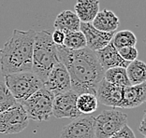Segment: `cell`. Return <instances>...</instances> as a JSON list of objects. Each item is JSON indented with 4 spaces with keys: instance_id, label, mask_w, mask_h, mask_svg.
Masks as SVG:
<instances>
[{
    "instance_id": "obj_17",
    "label": "cell",
    "mask_w": 146,
    "mask_h": 138,
    "mask_svg": "<svg viewBox=\"0 0 146 138\" xmlns=\"http://www.w3.org/2000/svg\"><path fill=\"white\" fill-rule=\"evenodd\" d=\"M75 14L81 22H91L99 12L98 0H77L74 7Z\"/></svg>"
},
{
    "instance_id": "obj_13",
    "label": "cell",
    "mask_w": 146,
    "mask_h": 138,
    "mask_svg": "<svg viewBox=\"0 0 146 138\" xmlns=\"http://www.w3.org/2000/svg\"><path fill=\"white\" fill-rule=\"evenodd\" d=\"M96 54H97L101 66L103 67L105 71L114 67L127 68L129 64V62L125 61L119 55L117 49L114 47L111 42L102 50L96 51Z\"/></svg>"
},
{
    "instance_id": "obj_24",
    "label": "cell",
    "mask_w": 146,
    "mask_h": 138,
    "mask_svg": "<svg viewBox=\"0 0 146 138\" xmlns=\"http://www.w3.org/2000/svg\"><path fill=\"white\" fill-rule=\"evenodd\" d=\"M117 51H118L119 55H120L125 61L129 62V63L137 60L138 55H139L138 50L135 47H125V48L119 49Z\"/></svg>"
},
{
    "instance_id": "obj_21",
    "label": "cell",
    "mask_w": 146,
    "mask_h": 138,
    "mask_svg": "<svg viewBox=\"0 0 146 138\" xmlns=\"http://www.w3.org/2000/svg\"><path fill=\"white\" fill-rule=\"evenodd\" d=\"M111 43L117 50L125 47H135L137 44V37L130 30H121L114 34Z\"/></svg>"
},
{
    "instance_id": "obj_10",
    "label": "cell",
    "mask_w": 146,
    "mask_h": 138,
    "mask_svg": "<svg viewBox=\"0 0 146 138\" xmlns=\"http://www.w3.org/2000/svg\"><path fill=\"white\" fill-rule=\"evenodd\" d=\"M60 138H95V117L75 119L63 128Z\"/></svg>"
},
{
    "instance_id": "obj_25",
    "label": "cell",
    "mask_w": 146,
    "mask_h": 138,
    "mask_svg": "<svg viewBox=\"0 0 146 138\" xmlns=\"http://www.w3.org/2000/svg\"><path fill=\"white\" fill-rule=\"evenodd\" d=\"M110 138H136V136L132 129L127 124Z\"/></svg>"
},
{
    "instance_id": "obj_8",
    "label": "cell",
    "mask_w": 146,
    "mask_h": 138,
    "mask_svg": "<svg viewBox=\"0 0 146 138\" xmlns=\"http://www.w3.org/2000/svg\"><path fill=\"white\" fill-rule=\"evenodd\" d=\"M78 95L72 90L54 96L52 104V116L57 119H78L82 116L77 108Z\"/></svg>"
},
{
    "instance_id": "obj_28",
    "label": "cell",
    "mask_w": 146,
    "mask_h": 138,
    "mask_svg": "<svg viewBox=\"0 0 146 138\" xmlns=\"http://www.w3.org/2000/svg\"><path fill=\"white\" fill-rule=\"evenodd\" d=\"M143 138H146V137H143Z\"/></svg>"
},
{
    "instance_id": "obj_27",
    "label": "cell",
    "mask_w": 146,
    "mask_h": 138,
    "mask_svg": "<svg viewBox=\"0 0 146 138\" xmlns=\"http://www.w3.org/2000/svg\"><path fill=\"white\" fill-rule=\"evenodd\" d=\"M139 132L144 137H146V111L144 112V115L142 117V120L140 123V126H139Z\"/></svg>"
},
{
    "instance_id": "obj_12",
    "label": "cell",
    "mask_w": 146,
    "mask_h": 138,
    "mask_svg": "<svg viewBox=\"0 0 146 138\" xmlns=\"http://www.w3.org/2000/svg\"><path fill=\"white\" fill-rule=\"evenodd\" d=\"M124 89L109 83L103 78L98 85L96 96L99 103L104 106L120 107L124 97Z\"/></svg>"
},
{
    "instance_id": "obj_6",
    "label": "cell",
    "mask_w": 146,
    "mask_h": 138,
    "mask_svg": "<svg viewBox=\"0 0 146 138\" xmlns=\"http://www.w3.org/2000/svg\"><path fill=\"white\" fill-rule=\"evenodd\" d=\"M127 122V115L115 109L104 110L95 118V138H110Z\"/></svg>"
},
{
    "instance_id": "obj_23",
    "label": "cell",
    "mask_w": 146,
    "mask_h": 138,
    "mask_svg": "<svg viewBox=\"0 0 146 138\" xmlns=\"http://www.w3.org/2000/svg\"><path fill=\"white\" fill-rule=\"evenodd\" d=\"M17 102L12 96L5 82L0 81V114L15 106Z\"/></svg>"
},
{
    "instance_id": "obj_26",
    "label": "cell",
    "mask_w": 146,
    "mask_h": 138,
    "mask_svg": "<svg viewBox=\"0 0 146 138\" xmlns=\"http://www.w3.org/2000/svg\"><path fill=\"white\" fill-rule=\"evenodd\" d=\"M65 37H66V34L64 32L60 31V30H54V32L52 33V41H54V44L57 45V46L63 45V43H64V40H65Z\"/></svg>"
},
{
    "instance_id": "obj_14",
    "label": "cell",
    "mask_w": 146,
    "mask_h": 138,
    "mask_svg": "<svg viewBox=\"0 0 146 138\" xmlns=\"http://www.w3.org/2000/svg\"><path fill=\"white\" fill-rule=\"evenodd\" d=\"M146 102V82L131 85L124 89V97L120 108H135Z\"/></svg>"
},
{
    "instance_id": "obj_22",
    "label": "cell",
    "mask_w": 146,
    "mask_h": 138,
    "mask_svg": "<svg viewBox=\"0 0 146 138\" xmlns=\"http://www.w3.org/2000/svg\"><path fill=\"white\" fill-rule=\"evenodd\" d=\"M63 46L69 50L77 51L86 48V39L84 35L81 31L71 32L66 34Z\"/></svg>"
},
{
    "instance_id": "obj_5",
    "label": "cell",
    "mask_w": 146,
    "mask_h": 138,
    "mask_svg": "<svg viewBox=\"0 0 146 138\" xmlns=\"http://www.w3.org/2000/svg\"><path fill=\"white\" fill-rule=\"evenodd\" d=\"M54 99V95L42 87L21 104L25 108L29 120L42 122L49 120L52 115Z\"/></svg>"
},
{
    "instance_id": "obj_2",
    "label": "cell",
    "mask_w": 146,
    "mask_h": 138,
    "mask_svg": "<svg viewBox=\"0 0 146 138\" xmlns=\"http://www.w3.org/2000/svg\"><path fill=\"white\" fill-rule=\"evenodd\" d=\"M36 32L15 29L0 49V69L3 77L19 72H30Z\"/></svg>"
},
{
    "instance_id": "obj_19",
    "label": "cell",
    "mask_w": 146,
    "mask_h": 138,
    "mask_svg": "<svg viewBox=\"0 0 146 138\" xmlns=\"http://www.w3.org/2000/svg\"><path fill=\"white\" fill-rule=\"evenodd\" d=\"M104 80L117 87L125 88L131 86V83L129 82L127 78V69L124 67H114L106 70L104 74Z\"/></svg>"
},
{
    "instance_id": "obj_20",
    "label": "cell",
    "mask_w": 146,
    "mask_h": 138,
    "mask_svg": "<svg viewBox=\"0 0 146 138\" xmlns=\"http://www.w3.org/2000/svg\"><path fill=\"white\" fill-rule=\"evenodd\" d=\"M77 108L80 112L84 115H90L98 109V101L96 95L92 93H82L78 95Z\"/></svg>"
},
{
    "instance_id": "obj_1",
    "label": "cell",
    "mask_w": 146,
    "mask_h": 138,
    "mask_svg": "<svg viewBox=\"0 0 146 138\" xmlns=\"http://www.w3.org/2000/svg\"><path fill=\"white\" fill-rule=\"evenodd\" d=\"M57 51L59 60L70 77L71 90L77 94H97L98 85L104 78L105 70L99 63L96 51L88 48L73 51L63 45L57 46Z\"/></svg>"
},
{
    "instance_id": "obj_15",
    "label": "cell",
    "mask_w": 146,
    "mask_h": 138,
    "mask_svg": "<svg viewBox=\"0 0 146 138\" xmlns=\"http://www.w3.org/2000/svg\"><path fill=\"white\" fill-rule=\"evenodd\" d=\"M54 26L55 30H60L65 34L71 32L80 31L81 28V21L71 11H63L56 16Z\"/></svg>"
},
{
    "instance_id": "obj_7",
    "label": "cell",
    "mask_w": 146,
    "mask_h": 138,
    "mask_svg": "<svg viewBox=\"0 0 146 138\" xmlns=\"http://www.w3.org/2000/svg\"><path fill=\"white\" fill-rule=\"evenodd\" d=\"M29 119L21 104L9 108L0 114V133L15 134L23 132L28 126Z\"/></svg>"
},
{
    "instance_id": "obj_16",
    "label": "cell",
    "mask_w": 146,
    "mask_h": 138,
    "mask_svg": "<svg viewBox=\"0 0 146 138\" xmlns=\"http://www.w3.org/2000/svg\"><path fill=\"white\" fill-rule=\"evenodd\" d=\"M93 26L98 30L105 33L114 32L119 26V18L113 11L110 9L99 11L92 22Z\"/></svg>"
},
{
    "instance_id": "obj_9",
    "label": "cell",
    "mask_w": 146,
    "mask_h": 138,
    "mask_svg": "<svg viewBox=\"0 0 146 138\" xmlns=\"http://www.w3.org/2000/svg\"><path fill=\"white\" fill-rule=\"evenodd\" d=\"M43 87L47 89L54 96L71 91L70 77L67 68L61 62L52 69L43 83Z\"/></svg>"
},
{
    "instance_id": "obj_3",
    "label": "cell",
    "mask_w": 146,
    "mask_h": 138,
    "mask_svg": "<svg viewBox=\"0 0 146 138\" xmlns=\"http://www.w3.org/2000/svg\"><path fill=\"white\" fill-rule=\"evenodd\" d=\"M58 63H60V60L57 46L52 41V33L47 30L38 32L33 48L31 72L44 83L50 72Z\"/></svg>"
},
{
    "instance_id": "obj_18",
    "label": "cell",
    "mask_w": 146,
    "mask_h": 138,
    "mask_svg": "<svg viewBox=\"0 0 146 138\" xmlns=\"http://www.w3.org/2000/svg\"><path fill=\"white\" fill-rule=\"evenodd\" d=\"M125 69L131 85H140L146 82V63L144 62L137 59L130 62Z\"/></svg>"
},
{
    "instance_id": "obj_4",
    "label": "cell",
    "mask_w": 146,
    "mask_h": 138,
    "mask_svg": "<svg viewBox=\"0 0 146 138\" xmlns=\"http://www.w3.org/2000/svg\"><path fill=\"white\" fill-rule=\"evenodd\" d=\"M4 78L6 86L19 104H22L43 87V82L31 71L11 74Z\"/></svg>"
},
{
    "instance_id": "obj_11",
    "label": "cell",
    "mask_w": 146,
    "mask_h": 138,
    "mask_svg": "<svg viewBox=\"0 0 146 138\" xmlns=\"http://www.w3.org/2000/svg\"><path fill=\"white\" fill-rule=\"evenodd\" d=\"M86 39V48L93 51L102 50L108 46L112 40L114 32L105 33L96 29L91 22H81L80 28Z\"/></svg>"
}]
</instances>
